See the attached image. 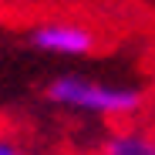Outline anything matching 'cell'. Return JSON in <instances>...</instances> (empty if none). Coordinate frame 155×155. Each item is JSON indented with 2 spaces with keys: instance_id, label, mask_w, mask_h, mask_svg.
<instances>
[{
  "instance_id": "obj_1",
  "label": "cell",
  "mask_w": 155,
  "mask_h": 155,
  "mask_svg": "<svg viewBox=\"0 0 155 155\" xmlns=\"http://www.w3.org/2000/svg\"><path fill=\"white\" fill-rule=\"evenodd\" d=\"M47 101L68 111H84L101 118H128L138 115L145 105V94L128 84H101L78 74H58L47 84Z\"/></svg>"
},
{
  "instance_id": "obj_2",
  "label": "cell",
  "mask_w": 155,
  "mask_h": 155,
  "mask_svg": "<svg viewBox=\"0 0 155 155\" xmlns=\"http://www.w3.org/2000/svg\"><path fill=\"white\" fill-rule=\"evenodd\" d=\"M31 44L37 51H44V54H54V58H84L98 47V37L84 24L47 20V24H37L31 31Z\"/></svg>"
},
{
  "instance_id": "obj_3",
  "label": "cell",
  "mask_w": 155,
  "mask_h": 155,
  "mask_svg": "<svg viewBox=\"0 0 155 155\" xmlns=\"http://www.w3.org/2000/svg\"><path fill=\"white\" fill-rule=\"evenodd\" d=\"M101 155H155V135L152 132H115Z\"/></svg>"
},
{
  "instance_id": "obj_4",
  "label": "cell",
  "mask_w": 155,
  "mask_h": 155,
  "mask_svg": "<svg viewBox=\"0 0 155 155\" xmlns=\"http://www.w3.org/2000/svg\"><path fill=\"white\" fill-rule=\"evenodd\" d=\"M0 155H24V148L14 142V138H7V135H0Z\"/></svg>"
}]
</instances>
